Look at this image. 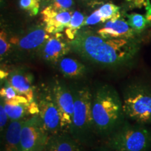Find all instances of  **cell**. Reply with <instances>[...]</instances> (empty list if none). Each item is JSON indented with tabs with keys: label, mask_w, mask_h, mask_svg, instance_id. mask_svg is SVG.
Returning <instances> with one entry per match:
<instances>
[{
	"label": "cell",
	"mask_w": 151,
	"mask_h": 151,
	"mask_svg": "<svg viewBox=\"0 0 151 151\" xmlns=\"http://www.w3.org/2000/svg\"><path fill=\"white\" fill-rule=\"evenodd\" d=\"M85 20L86 17L82 13L78 11H73L71 21L65 30V35L69 41H71L75 39L81 27H83Z\"/></svg>",
	"instance_id": "obj_18"
},
{
	"label": "cell",
	"mask_w": 151,
	"mask_h": 151,
	"mask_svg": "<svg viewBox=\"0 0 151 151\" xmlns=\"http://www.w3.org/2000/svg\"><path fill=\"white\" fill-rule=\"evenodd\" d=\"M97 10L102 18L103 23H105L109 20H116L121 18L120 7L113 3L103 4L97 9Z\"/></svg>",
	"instance_id": "obj_19"
},
{
	"label": "cell",
	"mask_w": 151,
	"mask_h": 151,
	"mask_svg": "<svg viewBox=\"0 0 151 151\" xmlns=\"http://www.w3.org/2000/svg\"><path fill=\"white\" fill-rule=\"evenodd\" d=\"M92 113L94 134L107 138L125 120L122 101L108 84L97 87L92 94Z\"/></svg>",
	"instance_id": "obj_2"
},
{
	"label": "cell",
	"mask_w": 151,
	"mask_h": 151,
	"mask_svg": "<svg viewBox=\"0 0 151 151\" xmlns=\"http://www.w3.org/2000/svg\"><path fill=\"white\" fill-rule=\"evenodd\" d=\"M1 98L5 100H13L19 96L16 90L11 86L10 83L6 79L4 86L1 88Z\"/></svg>",
	"instance_id": "obj_24"
},
{
	"label": "cell",
	"mask_w": 151,
	"mask_h": 151,
	"mask_svg": "<svg viewBox=\"0 0 151 151\" xmlns=\"http://www.w3.org/2000/svg\"><path fill=\"white\" fill-rule=\"evenodd\" d=\"M73 11H56L46 6L41 11L42 20L46 31L49 35L60 33L68 27Z\"/></svg>",
	"instance_id": "obj_12"
},
{
	"label": "cell",
	"mask_w": 151,
	"mask_h": 151,
	"mask_svg": "<svg viewBox=\"0 0 151 151\" xmlns=\"http://www.w3.org/2000/svg\"><path fill=\"white\" fill-rule=\"evenodd\" d=\"M35 101L39 109L38 115L50 137L62 132L61 116L50 86L41 88L35 97Z\"/></svg>",
	"instance_id": "obj_6"
},
{
	"label": "cell",
	"mask_w": 151,
	"mask_h": 151,
	"mask_svg": "<svg viewBox=\"0 0 151 151\" xmlns=\"http://www.w3.org/2000/svg\"><path fill=\"white\" fill-rule=\"evenodd\" d=\"M100 22H103L102 18H101V16H100L99 11L97 9L92 12L91 14L89 15L88 17H86V20L84 22V26H91L94 25V24H97Z\"/></svg>",
	"instance_id": "obj_26"
},
{
	"label": "cell",
	"mask_w": 151,
	"mask_h": 151,
	"mask_svg": "<svg viewBox=\"0 0 151 151\" xmlns=\"http://www.w3.org/2000/svg\"><path fill=\"white\" fill-rule=\"evenodd\" d=\"M106 139L105 146L114 151H149L151 148L150 130L144 124L126 120Z\"/></svg>",
	"instance_id": "obj_4"
},
{
	"label": "cell",
	"mask_w": 151,
	"mask_h": 151,
	"mask_svg": "<svg viewBox=\"0 0 151 151\" xmlns=\"http://www.w3.org/2000/svg\"><path fill=\"white\" fill-rule=\"evenodd\" d=\"M122 105L125 117L136 123L151 124V86L140 83L127 86Z\"/></svg>",
	"instance_id": "obj_5"
},
{
	"label": "cell",
	"mask_w": 151,
	"mask_h": 151,
	"mask_svg": "<svg viewBox=\"0 0 151 151\" xmlns=\"http://www.w3.org/2000/svg\"><path fill=\"white\" fill-rule=\"evenodd\" d=\"M127 18L128 24L137 34L141 33L148 27L146 17L143 15L137 13H132L127 15Z\"/></svg>",
	"instance_id": "obj_20"
},
{
	"label": "cell",
	"mask_w": 151,
	"mask_h": 151,
	"mask_svg": "<svg viewBox=\"0 0 151 151\" xmlns=\"http://www.w3.org/2000/svg\"><path fill=\"white\" fill-rule=\"evenodd\" d=\"M25 119L9 122L5 133L1 137V151H21L20 133Z\"/></svg>",
	"instance_id": "obj_14"
},
{
	"label": "cell",
	"mask_w": 151,
	"mask_h": 151,
	"mask_svg": "<svg viewBox=\"0 0 151 151\" xmlns=\"http://www.w3.org/2000/svg\"><path fill=\"white\" fill-rule=\"evenodd\" d=\"M38 1H39L40 3H43V2H44V0H38Z\"/></svg>",
	"instance_id": "obj_31"
},
{
	"label": "cell",
	"mask_w": 151,
	"mask_h": 151,
	"mask_svg": "<svg viewBox=\"0 0 151 151\" xmlns=\"http://www.w3.org/2000/svg\"><path fill=\"white\" fill-rule=\"evenodd\" d=\"M94 151H114L112 149L109 148V147H107L106 146H101V147H99V148H97Z\"/></svg>",
	"instance_id": "obj_29"
},
{
	"label": "cell",
	"mask_w": 151,
	"mask_h": 151,
	"mask_svg": "<svg viewBox=\"0 0 151 151\" xmlns=\"http://www.w3.org/2000/svg\"><path fill=\"white\" fill-rule=\"evenodd\" d=\"M44 151H84L82 144L69 133L60 132L50 136Z\"/></svg>",
	"instance_id": "obj_15"
},
{
	"label": "cell",
	"mask_w": 151,
	"mask_h": 151,
	"mask_svg": "<svg viewBox=\"0 0 151 151\" xmlns=\"http://www.w3.org/2000/svg\"><path fill=\"white\" fill-rule=\"evenodd\" d=\"M6 80L18 92L23 96L29 103L35 101L33 75L22 68H16L9 72Z\"/></svg>",
	"instance_id": "obj_11"
},
{
	"label": "cell",
	"mask_w": 151,
	"mask_h": 151,
	"mask_svg": "<svg viewBox=\"0 0 151 151\" xmlns=\"http://www.w3.org/2000/svg\"><path fill=\"white\" fill-rule=\"evenodd\" d=\"M74 109L69 134L82 145L92 140L94 134L92 113V93L88 87L73 90Z\"/></svg>",
	"instance_id": "obj_3"
},
{
	"label": "cell",
	"mask_w": 151,
	"mask_h": 151,
	"mask_svg": "<svg viewBox=\"0 0 151 151\" xmlns=\"http://www.w3.org/2000/svg\"><path fill=\"white\" fill-rule=\"evenodd\" d=\"M41 3L38 0H20L19 6L22 9L29 13L31 16H36L40 9Z\"/></svg>",
	"instance_id": "obj_23"
},
{
	"label": "cell",
	"mask_w": 151,
	"mask_h": 151,
	"mask_svg": "<svg viewBox=\"0 0 151 151\" xmlns=\"http://www.w3.org/2000/svg\"><path fill=\"white\" fill-rule=\"evenodd\" d=\"M70 50V43L61 33H58L50 35L43 44L39 54L44 61L56 67L58 62Z\"/></svg>",
	"instance_id": "obj_10"
},
{
	"label": "cell",
	"mask_w": 151,
	"mask_h": 151,
	"mask_svg": "<svg viewBox=\"0 0 151 151\" xmlns=\"http://www.w3.org/2000/svg\"><path fill=\"white\" fill-rule=\"evenodd\" d=\"M69 43L71 50L84 60L102 67H117L133 61L141 43L137 37L104 38L90 30H80Z\"/></svg>",
	"instance_id": "obj_1"
},
{
	"label": "cell",
	"mask_w": 151,
	"mask_h": 151,
	"mask_svg": "<svg viewBox=\"0 0 151 151\" xmlns=\"http://www.w3.org/2000/svg\"><path fill=\"white\" fill-rule=\"evenodd\" d=\"M50 35L47 32L44 26H37L28 31L22 36H16L9 39L11 45L18 52H40L45 42Z\"/></svg>",
	"instance_id": "obj_9"
},
{
	"label": "cell",
	"mask_w": 151,
	"mask_h": 151,
	"mask_svg": "<svg viewBox=\"0 0 151 151\" xmlns=\"http://www.w3.org/2000/svg\"><path fill=\"white\" fill-rule=\"evenodd\" d=\"M49 138L39 115L26 118L20 133L21 151H44Z\"/></svg>",
	"instance_id": "obj_7"
},
{
	"label": "cell",
	"mask_w": 151,
	"mask_h": 151,
	"mask_svg": "<svg viewBox=\"0 0 151 151\" xmlns=\"http://www.w3.org/2000/svg\"><path fill=\"white\" fill-rule=\"evenodd\" d=\"M97 33L104 38L129 39L137 37L138 34L130 27L127 20L122 18L111 20L106 22Z\"/></svg>",
	"instance_id": "obj_13"
},
{
	"label": "cell",
	"mask_w": 151,
	"mask_h": 151,
	"mask_svg": "<svg viewBox=\"0 0 151 151\" xmlns=\"http://www.w3.org/2000/svg\"><path fill=\"white\" fill-rule=\"evenodd\" d=\"M145 7H146V14L145 17H146L147 24H148V26H151V3L150 1H148Z\"/></svg>",
	"instance_id": "obj_27"
},
{
	"label": "cell",
	"mask_w": 151,
	"mask_h": 151,
	"mask_svg": "<svg viewBox=\"0 0 151 151\" xmlns=\"http://www.w3.org/2000/svg\"><path fill=\"white\" fill-rule=\"evenodd\" d=\"M9 118L5 111L3 100L1 99V103H0V133H1V137L5 133L6 130L7 129V127L9 125Z\"/></svg>",
	"instance_id": "obj_25"
},
{
	"label": "cell",
	"mask_w": 151,
	"mask_h": 151,
	"mask_svg": "<svg viewBox=\"0 0 151 151\" xmlns=\"http://www.w3.org/2000/svg\"><path fill=\"white\" fill-rule=\"evenodd\" d=\"M47 6L56 11H73L74 1L73 0H50Z\"/></svg>",
	"instance_id": "obj_21"
},
{
	"label": "cell",
	"mask_w": 151,
	"mask_h": 151,
	"mask_svg": "<svg viewBox=\"0 0 151 151\" xmlns=\"http://www.w3.org/2000/svg\"><path fill=\"white\" fill-rule=\"evenodd\" d=\"M1 99L3 100L5 111L8 115L10 122L27 118L25 117L29 113L28 109L29 104L12 102L4 100L2 98Z\"/></svg>",
	"instance_id": "obj_17"
},
{
	"label": "cell",
	"mask_w": 151,
	"mask_h": 151,
	"mask_svg": "<svg viewBox=\"0 0 151 151\" xmlns=\"http://www.w3.org/2000/svg\"><path fill=\"white\" fill-rule=\"evenodd\" d=\"M56 67L63 76L68 78H81L87 72V68L82 62L69 57L62 58Z\"/></svg>",
	"instance_id": "obj_16"
},
{
	"label": "cell",
	"mask_w": 151,
	"mask_h": 151,
	"mask_svg": "<svg viewBox=\"0 0 151 151\" xmlns=\"http://www.w3.org/2000/svg\"><path fill=\"white\" fill-rule=\"evenodd\" d=\"M78 1L81 3L85 4H86L87 6H89V5L94 6L95 4H99L101 2V0H78Z\"/></svg>",
	"instance_id": "obj_28"
},
{
	"label": "cell",
	"mask_w": 151,
	"mask_h": 151,
	"mask_svg": "<svg viewBox=\"0 0 151 151\" xmlns=\"http://www.w3.org/2000/svg\"><path fill=\"white\" fill-rule=\"evenodd\" d=\"M50 0H44V2H43V4H44L48 5V3L50 2Z\"/></svg>",
	"instance_id": "obj_30"
},
{
	"label": "cell",
	"mask_w": 151,
	"mask_h": 151,
	"mask_svg": "<svg viewBox=\"0 0 151 151\" xmlns=\"http://www.w3.org/2000/svg\"><path fill=\"white\" fill-rule=\"evenodd\" d=\"M11 50V45L8 36L4 30L1 29L0 32V58L1 62L9 55Z\"/></svg>",
	"instance_id": "obj_22"
},
{
	"label": "cell",
	"mask_w": 151,
	"mask_h": 151,
	"mask_svg": "<svg viewBox=\"0 0 151 151\" xmlns=\"http://www.w3.org/2000/svg\"><path fill=\"white\" fill-rule=\"evenodd\" d=\"M50 88L61 116L62 132L69 133L74 109L73 92L57 78L52 81Z\"/></svg>",
	"instance_id": "obj_8"
}]
</instances>
